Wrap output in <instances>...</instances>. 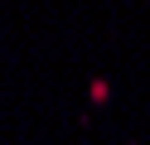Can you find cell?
I'll return each mask as SVG.
<instances>
[{"mask_svg":"<svg viewBox=\"0 0 150 145\" xmlns=\"http://www.w3.org/2000/svg\"><path fill=\"white\" fill-rule=\"evenodd\" d=\"M87 97H92V102H107V97H111V87H107V82H102V77H97V82L87 87Z\"/></svg>","mask_w":150,"mask_h":145,"instance_id":"6da1fadb","label":"cell"}]
</instances>
